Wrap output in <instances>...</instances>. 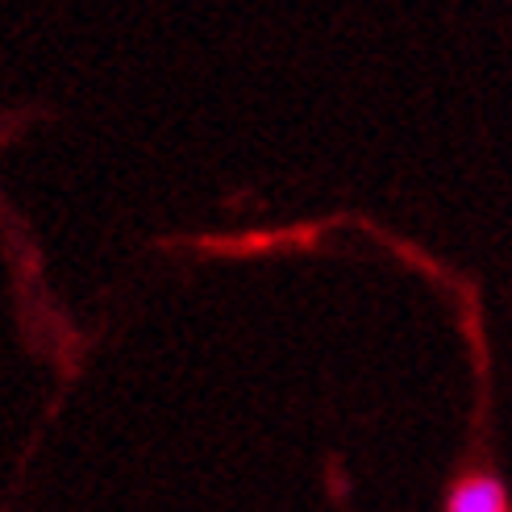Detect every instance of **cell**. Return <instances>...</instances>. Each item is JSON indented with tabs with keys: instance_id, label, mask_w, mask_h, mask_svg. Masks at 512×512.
Wrapping results in <instances>:
<instances>
[{
	"instance_id": "1",
	"label": "cell",
	"mask_w": 512,
	"mask_h": 512,
	"mask_svg": "<svg viewBox=\"0 0 512 512\" xmlns=\"http://www.w3.org/2000/svg\"><path fill=\"white\" fill-rule=\"evenodd\" d=\"M446 512H508V492L492 475H471L450 492Z\"/></svg>"
}]
</instances>
